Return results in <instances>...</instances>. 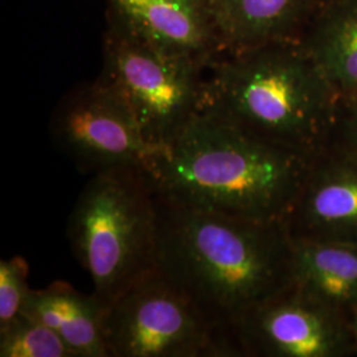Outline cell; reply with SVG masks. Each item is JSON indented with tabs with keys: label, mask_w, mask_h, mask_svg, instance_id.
I'll return each mask as SVG.
<instances>
[{
	"label": "cell",
	"mask_w": 357,
	"mask_h": 357,
	"mask_svg": "<svg viewBox=\"0 0 357 357\" xmlns=\"http://www.w3.org/2000/svg\"><path fill=\"white\" fill-rule=\"evenodd\" d=\"M155 199L156 270L230 340L248 312L293 286L294 243L284 222L200 211L156 192Z\"/></svg>",
	"instance_id": "cell-1"
},
{
	"label": "cell",
	"mask_w": 357,
	"mask_h": 357,
	"mask_svg": "<svg viewBox=\"0 0 357 357\" xmlns=\"http://www.w3.org/2000/svg\"><path fill=\"white\" fill-rule=\"evenodd\" d=\"M312 160L199 112L171 144L153 153L144 171L156 195L172 203L284 222Z\"/></svg>",
	"instance_id": "cell-2"
},
{
	"label": "cell",
	"mask_w": 357,
	"mask_h": 357,
	"mask_svg": "<svg viewBox=\"0 0 357 357\" xmlns=\"http://www.w3.org/2000/svg\"><path fill=\"white\" fill-rule=\"evenodd\" d=\"M343 101L298 38L217 57L205 68L199 112L315 159L331 144Z\"/></svg>",
	"instance_id": "cell-3"
},
{
	"label": "cell",
	"mask_w": 357,
	"mask_h": 357,
	"mask_svg": "<svg viewBox=\"0 0 357 357\" xmlns=\"http://www.w3.org/2000/svg\"><path fill=\"white\" fill-rule=\"evenodd\" d=\"M68 238L105 306L155 271L158 212L144 168L93 174L69 215Z\"/></svg>",
	"instance_id": "cell-4"
},
{
	"label": "cell",
	"mask_w": 357,
	"mask_h": 357,
	"mask_svg": "<svg viewBox=\"0 0 357 357\" xmlns=\"http://www.w3.org/2000/svg\"><path fill=\"white\" fill-rule=\"evenodd\" d=\"M204 64L109 26L97 79L114 90L155 150L171 144L200 110Z\"/></svg>",
	"instance_id": "cell-5"
},
{
	"label": "cell",
	"mask_w": 357,
	"mask_h": 357,
	"mask_svg": "<svg viewBox=\"0 0 357 357\" xmlns=\"http://www.w3.org/2000/svg\"><path fill=\"white\" fill-rule=\"evenodd\" d=\"M110 357L238 356L228 335L158 270L106 306Z\"/></svg>",
	"instance_id": "cell-6"
},
{
	"label": "cell",
	"mask_w": 357,
	"mask_h": 357,
	"mask_svg": "<svg viewBox=\"0 0 357 357\" xmlns=\"http://www.w3.org/2000/svg\"><path fill=\"white\" fill-rule=\"evenodd\" d=\"M52 139L78 169L93 174L146 168L155 150L128 105L101 81L65 96L51 119Z\"/></svg>",
	"instance_id": "cell-7"
},
{
	"label": "cell",
	"mask_w": 357,
	"mask_h": 357,
	"mask_svg": "<svg viewBox=\"0 0 357 357\" xmlns=\"http://www.w3.org/2000/svg\"><path fill=\"white\" fill-rule=\"evenodd\" d=\"M238 356L337 357L355 345L351 319L291 286L231 330Z\"/></svg>",
	"instance_id": "cell-8"
},
{
	"label": "cell",
	"mask_w": 357,
	"mask_h": 357,
	"mask_svg": "<svg viewBox=\"0 0 357 357\" xmlns=\"http://www.w3.org/2000/svg\"><path fill=\"white\" fill-rule=\"evenodd\" d=\"M284 225L293 240L357 245V158L331 144L319 153Z\"/></svg>",
	"instance_id": "cell-9"
},
{
	"label": "cell",
	"mask_w": 357,
	"mask_h": 357,
	"mask_svg": "<svg viewBox=\"0 0 357 357\" xmlns=\"http://www.w3.org/2000/svg\"><path fill=\"white\" fill-rule=\"evenodd\" d=\"M109 26L205 66L218 57L209 0H106Z\"/></svg>",
	"instance_id": "cell-10"
},
{
	"label": "cell",
	"mask_w": 357,
	"mask_h": 357,
	"mask_svg": "<svg viewBox=\"0 0 357 357\" xmlns=\"http://www.w3.org/2000/svg\"><path fill=\"white\" fill-rule=\"evenodd\" d=\"M319 0H209L218 57L298 40Z\"/></svg>",
	"instance_id": "cell-11"
},
{
	"label": "cell",
	"mask_w": 357,
	"mask_h": 357,
	"mask_svg": "<svg viewBox=\"0 0 357 357\" xmlns=\"http://www.w3.org/2000/svg\"><path fill=\"white\" fill-rule=\"evenodd\" d=\"M106 306L91 293H79L66 282H53L28 293L22 315L56 332L76 357H110L105 332Z\"/></svg>",
	"instance_id": "cell-12"
},
{
	"label": "cell",
	"mask_w": 357,
	"mask_h": 357,
	"mask_svg": "<svg viewBox=\"0 0 357 357\" xmlns=\"http://www.w3.org/2000/svg\"><path fill=\"white\" fill-rule=\"evenodd\" d=\"M293 286L342 314L357 310V245L293 240Z\"/></svg>",
	"instance_id": "cell-13"
},
{
	"label": "cell",
	"mask_w": 357,
	"mask_h": 357,
	"mask_svg": "<svg viewBox=\"0 0 357 357\" xmlns=\"http://www.w3.org/2000/svg\"><path fill=\"white\" fill-rule=\"evenodd\" d=\"M301 41L342 98H357V0L320 7Z\"/></svg>",
	"instance_id": "cell-14"
},
{
	"label": "cell",
	"mask_w": 357,
	"mask_h": 357,
	"mask_svg": "<svg viewBox=\"0 0 357 357\" xmlns=\"http://www.w3.org/2000/svg\"><path fill=\"white\" fill-rule=\"evenodd\" d=\"M0 356L76 357L56 332L24 315L0 330Z\"/></svg>",
	"instance_id": "cell-15"
},
{
	"label": "cell",
	"mask_w": 357,
	"mask_h": 357,
	"mask_svg": "<svg viewBox=\"0 0 357 357\" xmlns=\"http://www.w3.org/2000/svg\"><path fill=\"white\" fill-rule=\"evenodd\" d=\"M28 264L20 255L0 261V330L22 315L28 293Z\"/></svg>",
	"instance_id": "cell-16"
},
{
	"label": "cell",
	"mask_w": 357,
	"mask_h": 357,
	"mask_svg": "<svg viewBox=\"0 0 357 357\" xmlns=\"http://www.w3.org/2000/svg\"><path fill=\"white\" fill-rule=\"evenodd\" d=\"M336 131L342 132L340 147L357 158V98L343 101Z\"/></svg>",
	"instance_id": "cell-17"
},
{
	"label": "cell",
	"mask_w": 357,
	"mask_h": 357,
	"mask_svg": "<svg viewBox=\"0 0 357 357\" xmlns=\"http://www.w3.org/2000/svg\"><path fill=\"white\" fill-rule=\"evenodd\" d=\"M351 328H352L354 339H355V347H357V310L354 312V315L351 318Z\"/></svg>",
	"instance_id": "cell-18"
},
{
	"label": "cell",
	"mask_w": 357,
	"mask_h": 357,
	"mask_svg": "<svg viewBox=\"0 0 357 357\" xmlns=\"http://www.w3.org/2000/svg\"><path fill=\"white\" fill-rule=\"evenodd\" d=\"M331 1H335V0H319L320 7H323L324 4H327V3H331Z\"/></svg>",
	"instance_id": "cell-19"
}]
</instances>
